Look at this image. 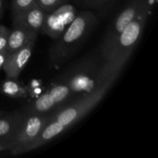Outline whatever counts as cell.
<instances>
[{"instance_id": "obj_1", "label": "cell", "mask_w": 158, "mask_h": 158, "mask_svg": "<svg viewBox=\"0 0 158 158\" xmlns=\"http://www.w3.org/2000/svg\"><path fill=\"white\" fill-rule=\"evenodd\" d=\"M114 82L115 80H106L94 90L80 95L51 112L40 135L23 149V154L44 146L77 124L100 103Z\"/></svg>"}, {"instance_id": "obj_12", "label": "cell", "mask_w": 158, "mask_h": 158, "mask_svg": "<svg viewBox=\"0 0 158 158\" xmlns=\"http://www.w3.org/2000/svg\"><path fill=\"white\" fill-rule=\"evenodd\" d=\"M25 116L26 114L23 110L13 111L10 114L0 116V143L9 144Z\"/></svg>"}, {"instance_id": "obj_17", "label": "cell", "mask_w": 158, "mask_h": 158, "mask_svg": "<svg viewBox=\"0 0 158 158\" xmlns=\"http://www.w3.org/2000/svg\"><path fill=\"white\" fill-rule=\"evenodd\" d=\"M10 29L6 26L0 24V51L6 49Z\"/></svg>"}, {"instance_id": "obj_3", "label": "cell", "mask_w": 158, "mask_h": 158, "mask_svg": "<svg viewBox=\"0 0 158 158\" xmlns=\"http://www.w3.org/2000/svg\"><path fill=\"white\" fill-rule=\"evenodd\" d=\"M151 11L152 8L145 9L120 34L107 55L103 59L98 73L99 83L117 80L138 44Z\"/></svg>"}, {"instance_id": "obj_5", "label": "cell", "mask_w": 158, "mask_h": 158, "mask_svg": "<svg viewBox=\"0 0 158 158\" xmlns=\"http://www.w3.org/2000/svg\"><path fill=\"white\" fill-rule=\"evenodd\" d=\"M153 6L148 0H131L126 5L121 12L112 22L108 27L100 48L102 59H104L109 51L117 41L123 31L134 21L142 12Z\"/></svg>"}, {"instance_id": "obj_20", "label": "cell", "mask_w": 158, "mask_h": 158, "mask_svg": "<svg viewBox=\"0 0 158 158\" xmlns=\"http://www.w3.org/2000/svg\"><path fill=\"white\" fill-rule=\"evenodd\" d=\"M3 12V5H2V0H0V17H1L2 14Z\"/></svg>"}, {"instance_id": "obj_18", "label": "cell", "mask_w": 158, "mask_h": 158, "mask_svg": "<svg viewBox=\"0 0 158 158\" xmlns=\"http://www.w3.org/2000/svg\"><path fill=\"white\" fill-rule=\"evenodd\" d=\"M6 57H7V51H6V49H4L0 51V70L2 69L3 65H4L5 62H6Z\"/></svg>"}, {"instance_id": "obj_4", "label": "cell", "mask_w": 158, "mask_h": 158, "mask_svg": "<svg viewBox=\"0 0 158 158\" xmlns=\"http://www.w3.org/2000/svg\"><path fill=\"white\" fill-rule=\"evenodd\" d=\"M102 61L100 49L89 52L66 66L52 80V84L67 85L76 97L91 92L102 84L98 80Z\"/></svg>"}, {"instance_id": "obj_21", "label": "cell", "mask_w": 158, "mask_h": 158, "mask_svg": "<svg viewBox=\"0 0 158 158\" xmlns=\"http://www.w3.org/2000/svg\"><path fill=\"white\" fill-rule=\"evenodd\" d=\"M148 2H149V3L151 5H152V6H154V4H155L156 2H157V0H148Z\"/></svg>"}, {"instance_id": "obj_8", "label": "cell", "mask_w": 158, "mask_h": 158, "mask_svg": "<svg viewBox=\"0 0 158 158\" xmlns=\"http://www.w3.org/2000/svg\"><path fill=\"white\" fill-rule=\"evenodd\" d=\"M77 12L73 5L64 3L52 12L46 13L41 31L56 40L70 25Z\"/></svg>"}, {"instance_id": "obj_14", "label": "cell", "mask_w": 158, "mask_h": 158, "mask_svg": "<svg viewBox=\"0 0 158 158\" xmlns=\"http://www.w3.org/2000/svg\"><path fill=\"white\" fill-rule=\"evenodd\" d=\"M84 6L99 12H103L110 9L117 0H79Z\"/></svg>"}, {"instance_id": "obj_11", "label": "cell", "mask_w": 158, "mask_h": 158, "mask_svg": "<svg viewBox=\"0 0 158 158\" xmlns=\"http://www.w3.org/2000/svg\"><path fill=\"white\" fill-rule=\"evenodd\" d=\"M37 35L38 33L29 30L22 25L13 23V27L10 29L6 44L7 54L12 53L21 49L32 39L37 38Z\"/></svg>"}, {"instance_id": "obj_22", "label": "cell", "mask_w": 158, "mask_h": 158, "mask_svg": "<svg viewBox=\"0 0 158 158\" xmlns=\"http://www.w3.org/2000/svg\"><path fill=\"white\" fill-rule=\"evenodd\" d=\"M2 111H0V116H1V115H2Z\"/></svg>"}, {"instance_id": "obj_9", "label": "cell", "mask_w": 158, "mask_h": 158, "mask_svg": "<svg viewBox=\"0 0 158 158\" xmlns=\"http://www.w3.org/2000/svg\"><path fill=\"white\" fill-rule=\"evenodd\" d=\"M36 38L32 39L21 49L12 53L7 54L3 70L8 78H17L29 63L35 46Z\"/></svg>"}, {"instance_id": "obj_7", "label": "cell", "mask_w": 158, "mask_h": 158, "mask_svg": "<svg viewBox=\"0 0 158 158\" xmlns=\"http://www.w3.org/2000/svg\"><path fill=\"white\" fill-rule=\"evenodd\" d=\"M49 114H26L21 124L9 142V151L12 155L23 154V149L38 137L49 119Z\"/></svg>"}, {"instance_id": "obj_19", "label": "cell", "mask_w": 158, "mask_h": 158, "mask_svg": "<svg viewBox=\"0 0 158 158\" xmlns=\"http://www.w3.org/2000/svg\"><path fill=\"white\" fill-rule=\"evenodd\" d=\"M9 146L8 143H0V152H2L5 151H9Z\"/></svg>"}, {"instance_id": "obj_16", "label": "cell", "mask_w": 158, "mask_h": 158, "mask_svg": "<svg viewBox=\"0 0 158 158\" xmlns=\"http://www.w3.org/2000/svg\"><path fill=\"white\" fill-rule=\"evenodd\" d=\"M36 3L46 12H52L64 3L67 2L68 0H35Z\"/></svg>"}, {"instance_id": "obj_15", "label": "cell", "mask_w": 158, "mask_h": 158, "mask_svg": "<svg viewBox=\"0 0 158 158\" xmlns=\"http://www.w3.org/2000/svg\"><path fill=\"white\" fill-rule=\"evenodd\" d=\"M35 3H36L35 0H12L11 10L12 18L30 8Z\"/></svg>"}, {"instance_id": "obj_10", "label": "cell", "mask_w": 158, "mask_h": 158, "mask_svg": "<svg viewBox=\"0 0 158 158\" xmlns=\"http://www.w3.org/2000/svg\"><path fill=\"white\" fill-rule=\"evenodd\" d=\"M46 12L35 3L32 6L12 18L13 23L22 25L34 32L41 31Z\"/></svg>"}, {"instance_id": "obj_6", "label": "cell", "mask_w": 158, "mask_h": 158, "mask_svg": "<svg viewBox=\"0 0 158 158\" xmlns=\"http://www.w3.org/2000/svg\"><path fill=\"white\" fill-rule=\"evenodd\" d=\"M79 97V96H78ZM69 86L64 83L52 84V86L29 102L22 110L26 114H49L75 99Z\"/></svg>"}, {"instance_id": "obj_13", "label": "cell", "mask_w": 158, "mask_h": 158, "mask_svg": "<svg viewBox=\"0 0 158 158\" xmlns=\"http://www.w3.org/2000/svg\"><path fill=\"white\" fill-rule=\"evenodd\" d=\"M1 92L5 95L15 99L26 98L28 92L26 86L22 84L17 78H8L2 83L0 86Z\"/></svg>"}, {"instance_id": "obj_2", "label": "cell", "mask_w": 158, "mask_h": 158, "mask_svg": "<svg viewBox=\"0 0 158 158\" xmlns=\"http://www.w3.org/2000/svg\"><path fill=\"white\" fill-rule=\"evenodd\" d=\"M98 23V18L93 11L77 12L70 25L49 49V66L61 69L69 63L87 41Z\"/></svg>"}]
</instances>
